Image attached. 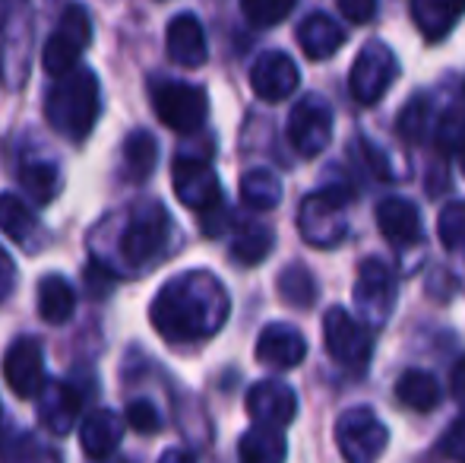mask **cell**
Wrapping results in <instances>:
<instances>
[{"label": "cell", "mask_w": 465, "mask_h": 463, "mask_svg": "<svg viewBox=\"0 0 465 463\" xmlns=\"http://www.w3.org/2000/svg\"><path fill=\"white\" fill-rule=\"evenodd\" d=\"M339 13H342L349 23H371L377 16V0H336Z\"/></svg>", "instance_id": "ab89813d"}, {"label": "cell", "mask_w": 465, "mask_h": 463, "mask_svg": "<svg viewBox=\"0 0 465 463\" xmlns=\"http://www.w3.org/2000/svg\"><path fill=\"white\" fill-rule=\"evenodd\" d=\"M307 356V340L292 324H266L257 340V358L270 368H294Z\"/></svg>", "instance_id": "d6986e66"}, {"label": "cell", "mask_w": 465, "mask_h": 463, "mask_svg": "<svg viewBox=\"0 0 465 463\" xmlns=\"http://www.w3.org/2000/svg\"><path fill=\"white\" fill-rule=\"evenodd\" d=\"M124 178L140 185L149 175L155 172V162H159V143L149 130H134V134L124 140Z\"/></svg>", "instance_id": "484cf974"}, {"label": "cell", "mask_w": 465, "mask_h": 463, "mask_svg": "<svg viewBox=\"0 0 465 463\" xmlns=\"http://www.w3.org/2000/svg\"><path fill=\"white\" fill-rule=\"evenodd\" d=\"M159 463H196V458L190 451H184V448H172V451L162 454Z\"/></svg>", "instance_id": "7bdbcfd3"}, {"label": "cell", "mask_w": 465, "mask_h": 463, "mask_svg": "<svg viewBox=\"0 0 465 463\" xmlns=\"http://www.w3.org/2000/svg\"><path fill=\"white\" fill-rule=\"evenodd\" d=\"M288 445L279 428L253 426L238 441V463H285Z\"/></svg>", "instance_id": "d4e9b609"}, {"label": "cell", "mask_w": 465, "mask_h": 463, "mask_svg": "<svg viewBox=\"0 0 465 463\" xmlns=\"http://www.w3.org/2000/svg\"><path fill=\"white\" fill-rule=\"evenodd\" d=\"M124 422L114 409H95L83 419L80 426V445L89 460H108L117 454L124 438Z\"/></svg>", "instance_id": "44dd1931"}, {"label": "cell", "mask_w": 465, "mask_h": 463, "mask_svg": "<svg viewBox=\"0 0 465 463\" xmlns=\"http://www.w3.org/2000/svg\"><path fill=\"white\" fill-rule=\"evenodd\" d=\"M349 200L351 191L345 187H323V191L304 197L298 210V232L313 247H336L349 235Z\"/></svg>", "instance_id": "277c9868"}, {"label": "cell", "mask_w": 465, "mask_h": 463, "mask_svg": "<svg viewBox=\"0 0 465 463\" xmlns=\"http://www.w3.org/2000/svg\"><path fill=\"white\" fill-rule=\"evenodd\" d=\"M336 441L339 454L345 463H377L383 458L386 445H390V432L383 422L373 416V409L358 407L345 409L336 422Z\"/></svg>", "instance_id": "ba28073f"}, {"label": "cell", "mask_w": 465, "mask_h": 463, "mask_svg": "<svg viewBox=\"0 0 465 463\" xmlns=\"http://www.w3.org/2000/svg\"><path fill=\"white\" fill-rule=\"evenodd\" d=\"M396 397L402 407L415 409V413H430V409L440 403V384L434 375L421 368H411L405 375H399L396 381Z\"/></svg>", "instance_id": "4316f807"}, {"label": "cell", "mask_w": 465, "mask_h": 463, "mask_svg": "<svg viewBox=\"0 0 465 463\" xmlns=\"http://www.w3.org/2000/svg\"><path fill=\"white\" fill-rule=\"evenodd\" d=\"M172 238V219L159 200H143L130 206L124 223L117 226V257L134 270L153 267L168 251Z\"/></svg>", "instance_id": "3957f363"}, {"label": "cell", "mask_w": 465, "mask_h": 463, "mask_svg": "<svg viewBox=\"0 0 465 463\" xmlns=\"http://www.w3.org/2000/svg\"><path fill=\"white\" fill-rule=\"evenodd\" d=\"M153 108L168 130H174V134H196L206 124L209 99H206V89L193 86V83L155 80Z\"/></svg>", "instance_id": "8992f818"}, {"label": "cell", "mask_w": 465, "mask_h": 463, "mask_svg": "<svg viewBox=\"0 0 465 463\" xmlns=\"http://www.w3.org/2000/svg\"><path fill=\"white\" fill-rule=\"evenodd\" d=\"M396 130L405 143H421L430 130V102L424 99V96H415V99L399 112Z\"/></svg>", "instance_id": "d6a6232c"}, {"label": "cell", "mask_w": 465, "mask_h": 463, "mask_svg": "<svg viewBox=\"0 0 465 463\" xmlns=\"http://www.w3.org/2000/svg\"><path fill=\"white\" fill-rule=\"evenodd\" d=\"M124 419H127V426L134 428V432H140V435H155L162 428L159 409H155L149 400H134L127 407V413H124Z\"/></svg>", "instance_id": "74e56055"}, {"label": "cell", "mask_w": 465, "mask_h": 463, "mask_svg": "<svg viewBox=\"0 0 465 463\" xmlns=\"http://www.w3.org/2000/svg\"><path fill=\"white\" fill-rule=\"evenodd\" d=\"M399 61L383 42H368L361 55L355 57L349 74V93L358 106H377L386 96V89L396 83Z\"/></svg>", "instance_id": "9c48e42d"}, {"label": "cell", "mask_w": 465, "mask_h": 463, "mask_svg": "<svg viewBox=\"0 0 465 463\" xmlns=\"http://www.w3.org/2000/svg\"><path fill=\"white\" fill-rule=\"evenodd\" d=\"M13 286H16V267H13L10 254L0 247V302H4L6 296L13 292Z\"/></svg>", "instance_id": "60d3db41"}, {"label": "cell", "mask_w": 465, "mask_h": 463, "mask_svg": "<svg viewBox=\"0 0 465 463\" xmlns=\"http://www.w3.org/2000/svg\"><path fill=\"white\" fill-rule=\"evenodd\" d=\"M298 83L301 74L285 51H263L251 67V89L263 102H285Z\"/></svg>", "instance_id": "9a60e30c"}, {"label": "cell", "mask_w": 465, "mask_h": 463, "mask_svg": "<svg viewBox=\"0 0 465 463\" xmlns=\"http://www.w3.org/2000/svg\"><path fill=\"white\" fill-rule=\"evenodd\" d=\"M165 51L178 67H203L209 57L206 32L193 13H178L165 29Z\"/></svg>", "instance_id": "ac0fdd59"}, {"label": "cell", "mask_w": 465, "mask_h": 463, "mask_svg": "<svg viewBox=\"0 0 465 463\" xmlns=\"http://www.w3.org/2000/svg\"><path fill=\"white\" fill-rule=\"evenodd\" d=\"M4 460L6 463H61L57 451L45 448L42 441L32 438V435H19V438H13L4 451Z\"/></svg>", "instance_id": "d590c367"}, {"label": "cell", "mask_w": 465, "mask_h": 463, "mask_svg": "<svg viewBox=\"0 0 465 463\" xmlns=\"http://www.w3.org/2000/svg\"><path fill=\"white\" fill-rule=\"evenodd\" d=\"M294 4L298 0H241V13L257 29H270V25H279L294 10Z\"/></svg>", "instance_id": "836d02e7"}, {"label": "cell", "mask_w": 465, "mask_h": 463, "mask_svg": "<svg viewBox=\"0 0 465 463\" xmlns=\"http://www.w3.org/2000/svg\"><path fill=\"white\" fill-rule=\"evenodd\" d=\"M440 451L447 454L450 460L465 463V416H462V419H456L453 426H450L447 432H443Z\"/></svg>", "instance_id": "f35d334b"}, {"label": "cell", "mask_w": 465, "mask_h": 463, "mask_svg": "<svg viewBox=\"0 0 465 463\" xmlns=\"http://www.w3.org/2000/svg\"><path fill=\"white\" fill-rule=\"evenodd\" d=\"M83 413V394L70 381H48L38 394V419L51 435H67Z\"/></svg>", "instance_id": "e0dca14e"}, {"label": "cell", "mask_w": 465, "mask_h": 463, "mask_svg": "<svg viewBox=\"0 0 465 463\" xmlns=\"http://www.w3.org/2000/svg\"><path fill=\"white\" fill-rule=\"evenodd\" d=\"M0 232L16 245H29L38 232V219L19 194H0Z\"/></svg>", "instance_id": "f1b7e54d"}, {"label": "cell", "mask_w": 465, "mask_h": 463, "mask_svg": "<svg viewBox=\"0 0 465 463\" xmlns=\"http://www.w3.org/2000/svg\"><path fill=\"white\" fill-rule=\"evenodd\" d=\"M172 181H174L178 200L187 206V210H193L196 216H203V213L225 204V200H222L219 175H215V168L209 166L206 159L178 156V159H174V168H172Z\"/></svg>", "instance_id": "7c38bea8"}, {"label": "cell", "mask_w": 465, "mask_h": 463, "mask_svg": "<svg viewBox=\"0 0 465 463\" xmlns=\"http://www.w3.org/2000/svg\"><path fill=\"white\" fill-rule=\"evenodd\" d=\"M98 112H102V86L89 67H76L57 76L54 86L48 89V99H45L48 124L74 143H83L93 134Z\"/></svg>", "instance_id": "7a4b0ae2"}, {"label": "cell", "mask_w": 465, "mask_h": 463, "mask_svg": "<svg viewBox=\"0 0 465 463\" xmlns=\"http://www.w3.org/2000/svg\"><path fill=\"white\" fill-rule=\"evenodd\" d=\"M29 51L32 10L25 0H10L0 16V74L10 89H19L29 76Z\"/></svg>", "instance_id": "52a82bcc"}, {"label": "cell", "mask_w": 465, "mask_h": 463, "mask_svg": "<svg viewBox=\"0 0 465 463\" xmlns=\"http://www.w3.org/2000/svg\"><path fill=\"white\" fill-rule=\"evenodd\" d=\"M411 19L428 42H440L456 29L465 13V0H411Z\"/></svg>", "instance_id": "603a6c76"}, {"label": "cell", "mask_w": 465, "mask_h": 463, "mask_svg": "<svg viewBox=\"0 0 465 463\" xmlns=\"http://www.w3.org/2000/svg\"><path fill=\"white\" fill-rule=\"evenodd\" d=\"M355 305L361 311V321L368 327H383L396 308V273L380 257H368L358 270Z\"/></svg>", "instance_id": "8fae6325"}, {"label": "cell", "mask_w": 465, "mask_h": 463, "mask_svg": "<svg viewBox=\"0 0 465 463\" xmlns=\"http://www.w3.org/2000/svg\"><path fill=\"white\" fill-rule=\"evenodd\" d=\"M89 42H93V19H89L86 6H80V4L64 6L54 32H51L42 48L45 70H48L54 80L70 74V70H76L80 67L83 51L89 48Z\"/></svg>", "instance_id": "5b68a950"}, {"label": "cell", "mask_w": 465, "mask_h": 463, "mask_svg": "<svg viewBox=\"0 0 465 463\" xmlns=\"http://www.w3.org/2000/svg\"><path fill=\"white\" fill-rule=\"evenodd\" d=\"M298 45L311 61H326L345 45V32L330 13H311L298 25Z\"/></svg>", "instance_id": "7402d4cb"}, {"label": "cell", "mask_w": 465, "mask_h": 463, "mask_svg": "<svg viewBox=\"0 0 465 463\" xmlns=\"http://www.w3.org/2000/svg\"><path fill=\"white\" fill-rule=\"evenodd\" d=\"M76 308V289L61 277L51 273L38 283V315L48 324H67Z\"/></svg>", "instance_id": "cb8c5ba5"}, {"label": "cell", "mask_w": 465, "mask_h": 463, "mask_svg": "<svg viewBox=\"0 0 465 463\" xmlns=\"http://www.w3.org/2000/svg\"><path fill=\"white\" fill-rule=\"evenodd\" d=\"M232 298L219 277L206 270H187L168 279L153 298V327L168 343H193L215 337L228 321Z\"/></svg>", "instance_id": "6da1fadb"}, {"label": "cell", "mask_w": 465, "mask_h": 463, "mask_svg": "<svg viewBox=\"0 0 465 463\" xmlns=\"http://www.w3.org/2000/svg\"><path fill=\"white\" fill-rule=\"evenodd\" d=\"M450 390H453V400L465 409V356L453 365V375H450Z\"/></svg>", "instance_id": "b9f144b4"}, {"label": "cell", "mask_w": 465, "mask_h": 463, "mask_svg": "<svg viewBox=\"0 0 465 463\" xmlns=\"http://www.w3.org/2000/svg\"><path fill=\"white\" fill-rule=\"evenodd\" d=\"M279 296L285 298L292 308H311L317 302V283H313L311 270L301 264H292L279 273Z\"/></svg>", "instance_id": "1f68e13d"}, {"label": "cell", "mask_w": 465, "mask_h": 463, "mask_svg": "<svg viewBox=\"0 0 465 463\" xmlns=\"http://www.w3.org/2000/svg\"><path fill=\"white\" fill-rule=\"evenodd\" d=\"M437 232H440L443 247H450V251L465 247V204L462 200H453V204L443 206Z\"/></svg>", "instance_id": "8d00e7d4"}, {"label": "cell", "mask_w": 465, "mask_h": 463, "mask_svg": "<svg viewBox=\"0 0 465 463\" xmlns=\"http://www.w3.org/2000/svg\"><path fill=\"white\" fill-rule=\"evenodd\" d=\"M377 229L383 232V238H390L396 247L418 245L424 235L421 213L411 200L405 197H386L377 204Z\"/></svg>", "instance_id": "ffe728a7"}, {"label": "cell", "mask_w": 465, "mask_h": 463, "mask_svg": "<svg viewBox=\"0 0 465 463\" xmlns=\"http://www.w3.org/2000/svg\"><path fill=\"white\" fill-rule=\"evenodd\" d=\"M288 140L301 156H320L332 140V108L320 96H307L288 115Z\"/></svg>", "instance_id": "4fadbf2b"}, {"label": "cell", "mask_w": 465, "mask_h": 463, "mask_svg": "<svg viewBox=\"0 0 465 463\" xmlns=\"http://www.w3.org/2000/svg\"><path fill=\"white\" fill-rule=\"evenodd\" d=\"M437 146L447 156L465 153V108L456 106L440 115V121H437Z\"/></svg>", "instance_id": "e575fe53"}, {"label": "cell", "mask_w": 465, "mask_h": 463, "mask_svg": "<svg viewBox=\"0 0 465 463\" xmlns=\"http://www.w3.org/2000/svg\"><path fill=\"white\" fill-rule=\"evenodd\" d=\"M247 413L257 426L285 428L298 416V397L282 381H257L247 390Z\"/></svg>", "instance_id": "2e32d148"}, {"label": "cell", "mask_w": 465, "mask_h": 463, "mask_svg": "<svg viewBox=\"0 0 465 463\" xmlns=\"http://www.w3.org/2000/svg\"><path fill=\"white\" fill-rule=\"evenodd\" d=\"M241 200H244L251 210H272L282 200V181L270 168H251V172L241 178Z\"/></svg>", "instance_id": "4dcf8cb0"}, {"label": "cell", "mask_w": 465, "mask_h": 463, "mask_svg": "<svg viewBox=\"0 0 465 463\" xmlns=\"http://www.w3.org/2000/svg\"><path fill=\"white\" fill-rule=\"evenodd\" d=\"M272 229L263 223H241L232 241V257L241 267H253L260 260H266V254L272 251Z\"/></svg>", "instance_id": "f546056e"}, {"label": "cell", "mask_w": 465, "mask_h": 463, "mask_svg": "<svg viewBox=\"0 0 465 463\" xmlns=\"http://www.w3.org/2000/svg\"><path fill=\"white\" fill-rule=\"evenodd\" d=\"M19 185L35 204H51L61 194V168L48 159H25L19 166Z\"/></svg>", "instance_id": "83f0119b"}, {"label": "cell", "mask_w": 465, "mask_h": 463, "mask_svg": "<svg viewBox=\"0 0 465 463\" xmlns=\"http://www.w3.org/2000/svg\"><path fill=\"white\" fill-rule=\"evenodd\" d=\"M323 347L339 365L361 371L371 362L373 337L364 321H355L345 308H330L323 315Z\"/></svg>", "instance_id": "30bf717a"}, {"label": "cell", "mask_w": 465, "mask_h": 463, "mask_svg": "<svg viewBox=\"0 0 465 463\" xmlns=\"http://www.w3.org/2000/svg\"><path fill=\"white\" fill-rule=\"evenodd\" d=\"M4 381L16 397H38L45 381V352L35 337H16L4 352Z\"/></svg>", "instance_id": "5bb4252c"}]
</instances>
